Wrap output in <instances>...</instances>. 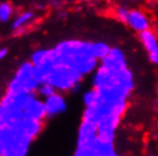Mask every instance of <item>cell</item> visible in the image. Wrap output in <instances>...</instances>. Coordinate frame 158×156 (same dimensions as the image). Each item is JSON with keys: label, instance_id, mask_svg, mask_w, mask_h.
<instances>
[{"label": "cell", "instance_id": "obj_1", "mask_svg": "<svg viewBox=\"0 0 158 156\" xmlns=\"http://www.w3.org/2000/svg\"><path fill=\"white\" fill-rule=\"evenodd\" d=\"M54 64H62L75 68L80 74L86 75L98 68V62L92 51V42L80 39H65L52 48Z\"/></svg>", "mask_w": 158, "mask_h": 156}, {"label": "cell", "instance_id": "obj_2", "mask_svg": "<svg viewBox=\"0 0 158 156\" xmlns=\"http://www.w3.org/2000/svg\"><path fill=\"white\" fill-rule=\"evenodd\" d=\"M139 40L147 51L148 58L154 65L158 66V37L151 29L139 33Z\"/></svg>", "mask_w": 158, "mask_h": 156}, {"label": "cell", "instance_id": "obj_5", "mask_svg": "<svg viewBox=\"0 0 158 156\" xmlns=\"http://www.w3.org/2000/svg\"><path fill=\"white\" fill-rule=\"evenodd\" d=\"M44 112L47 116H55L59 114L65 112L67 109V102L62 95L55 92L54 95L45 98V102L43 103Z\"/></svg>", "mask_w": 158, "mask_h": 156}, {"label": "cell", "instance_id": "obj_9", "mask_svg": "<svg viewBox=\"0 0 158 156\" xmlns=\"http://www.w3.org/2000/svg\"><path fill=\"white\" fill-rule=\"evenodd\" d=\"M130 8L126 7L125 5H118L116 6L115 10H114V15H115V18L120 23L126 24L127 18H128V15H130Z\"/></svg>", "mask_w": 158, "mask_h": 156}, {"label": "cell", "instance_id": "obj_13", "mask_svg": "<svg viewBox=\"0 0 158 156\" xmlns=\"http://www.w3.org/2000/svg\"><path fill=\"white\" fill-rule=\"evenodd\" d=\"M150 156H155V155H150Z\"/></svg>", "mask_w": 158, "mask_h": 156}, {"label": "cell", "instance_id": "obj_4", "mask_svg": "<svg viewBox=\"0 0 158 156\" xmlns=\"http://www.w3.org/2000/svg\"><path fill=\"white\" fill-rule=\"evenodd\" d=\"M126 24L131 30L140 33V32H143L148 29H150L151 22L149 16L143 10L139 9V8H132L130 10V15H128Z\"/></svg>", "mask_w": 158, "mask_h": 156}, {"label": "cell", "instance_id": "obj_6", "mask_svg": "<svg viewBox=\"0 0 158 156\" xmlns=\"http://www.w3.org/2000/svg\"><path fill=\"white\" fill-rule=\"evenodd\" d=\"M111 46L106 41H95L92 42V51L96 58L99 60H102L103 58H106L109 53L111 50Z\"/></svg>", "mask_w": 158, "mask_h": 156}, {"label": "cell", "instance_id": "obj_10", "mask_svg": "<svg viewBox=\"0 0 158 156\" xmlns=\"http://www.w3.org/2000/svg\"><path fill=\"white\" fill-rule=\"evenodd\" d=\"M7 55H8V48L7 47L0 48V59H4Z\"/></svg>", "mask_w": 158, "mask_h": 156}, {"label": "cell", "instance_id": "obj_12", "mask_svg": "<svg viewBox=\"0 0 158 156\" xmlns=\"http://www.w3.org/2000/svg\"><path fill=\"white\" fill-rule=\"evenodd\" d=\"M131 1H139V0H131Z\"/></svg>", "mask_w": 158, "mask_h": 156}, {"label": "cell", "instance_id": "obj_8", "mask_svg": "<svg viewBox=\"0 0 158 156\" xmlns=\"http://www.w3.org/2000/svg\"><path fill=\"white\" fill-rule=\"evenodd\" d=\"M56 87L54 84H52L51 82H41L39 84V87L37 88V91H38V95L43 98H48L49 96L54 95L56 92Z\"/></svg>", "mask_w": 158, "mask_h": 156}, {"label": "cell", "instance_id": "obj_7", "mask_svg": "<svg viewBox=\"0 0 158 156\" xmlns=\"http://www.w3.org/2000/svg\"><path fill=\"white\" fill-rule=\"evenodd\" d=\"M15 14L14 5L9 1H2L0 4V22L2 24L8 23L9 21H13Z\"/></svg>", "mask_w": 158, "mask_h": 156}, {"label": "cell", "instance_id": "obj_11", "mask_svg": "<svg viewBox=\"0 0 158 156\" xmlns=\"http://www.w3.org/2000/svg\"><path fill=\"white\" fill-rule=\"evenodd\" d=\"M78 1L80 2V4H86V2H88L89 0H78Z\"/></svg>", "mask_w": 158, "mask_h": 156}, {"label": "cell", "instance_id": "obj_3", "mask_svg": "<svg viewBox=\"0 0 158 156\" xmlns=\"http://www.w3.org/2000/svg\"><path fill=\"white\" fill-rule=\"evenodd\" d=\"M36 20V14L30 9L20 12L12 21V30L14 35H23L30 29L31 24Z\"/></svg>", "mask_w": 158, "mask_h": 156}]
</instances>
